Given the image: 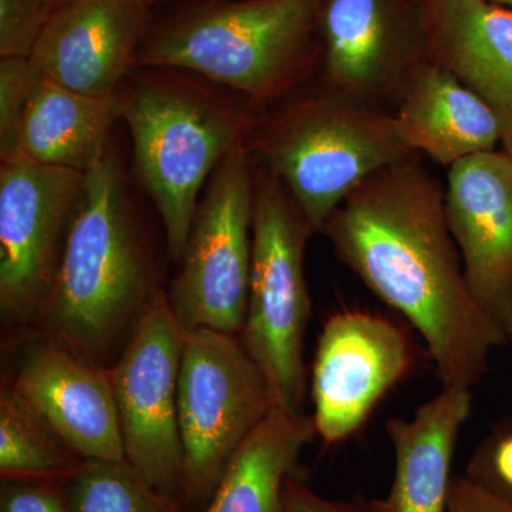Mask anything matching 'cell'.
I'll use <instances>...</instances> for the list:
<instances>
[{"instance_id": "1", "label": "cell", "mask_w": 512, "mask_h": 512, "mask_svg": "<svg viewBox=\"0 0 512 512\" xmlns=\"http://www.w3.org/2000/svg\"><path fill=\"white\" fill-rule=\"evenodd\" d=\"M340 261L420 333L443 387L471 389L507 345L468 286L446 191L412 153L366 178L320 229Z\"/></svg>"}, {"instance_id": "2", "label": "cell", "mask_w": 512, "mask_h": 512, "mask_svg": "<svg viewBox=\"0 0 512 512\" xmlns=\"http://www.w3.org/2000/svg\"><path fill=\"white\" fill-rule=\"evenodd\" d=\"M158 286L117 154L86 174L53 284L33 325L103 365Z\"/></svg>"}, {"instance_id": "3", "label": "cell", "mask_w": 512, "mask_h": 512, "mask_svg": "<svg viewBox=\"0 0 512 512\" xmlns=\"http://www.w3.org/2000/svg\"><path fill=\"white\" fill-rule=\"evenodd\" d=\"M319 5L320 0H205L153 22L136 69L197 74L264 114L318 76Z\"/></svg>"}, {"instance_id": "4", "label": "cell", "mask_w": 512, "mask_h": 512, "mask_svg": "<svg viewBox=\"0 0 512 512\" xmlns=\"http://www.w3.org/2000/svg\"><path fill=\"white\" fill-rule=\"evenodd\" d=\"M138 180L156 205L168 255L180 264L215 168L242 146L261 114L173 69H136L119 92Z\"/></svg>"}, {"instance_id": "5", "label": "cell", "mask_w": 512, "mask_h": 512, "mask_svg": "<svg viewBox=\"0 0 512 512\" xmlns=\"http://www.w3.org/2000/svg\"><path fill=\"white\" fill-rule=\"evenodd\" d=\"M245 148L284 181L316 232L366 178L414 153L392 113L315 82L261 114Z\"/></svg>"}, {"instance_id": "6", "label": "cell", "mask_w": 512, "mask_h": 512, "mask_svg": "<svg viewBox=\"0 0 512 512\" xmlns=\"http://www.w3.org/2000/svg\"><path fill=\"white\" fill-rule=\"evenodd\" d=\"M252 164L251 285L239 336L264 372L276 409L303 413L308 389L303 355L311 318L305 249L316 231L284 181L265 165Z\"/></svg>"}, {"instance_id": "7", "label": "cell", "mask_w": 512, "mask_h": 512, "mask_svg": "<svg viewBox=\"0 0 512 512\" xmlns=\"http://www.w3.org/2000/svg\"><path fill=\"white\" fill-rule=\"evenodd\" d=\"M274 407L241 336L205 328L185 333L178 424L188 510L204 511L232 456Z\"/></svg>"}, {"instance_id": "8", "label": "cell", "mask_w": 512, "mask_h": 512, "mask_svg": "<svg viewBox=\"0 0 512 512\" xmlns=\"http://www.w3.org/2000/svg\"><path fill=\"white\" fill-rule=\"evenodd\" d=\"M252 207L254 164L242 144L205 185L171 285L168 301L185 332L241 335L251 285Z\"/></svg>"}, {"instance_id": "9", "label": "cell", "mask_w": 512, "mask_h": 512, "mask_svg": "<svg viewBox=\"0 0 512 512\" xmlns=\"http://www.w3.org/2000/svg\"><path fill=\"white\" fill-rule=\"evenodd\" d=\"M185 329L158 288L110 367L124 453L156 490L184 503L178 376ZM185 504V503H184Z\"/></svg>"}, {"instance_id": "10", "label": "cell", "mask_w": 512, "mask_h": 512, "mask_svg": "<svg viewBox=\"0 0 512 512\" xmlns=\"http://www.w3.org/2000/svg\"><path fill=\"white\" fill-rule=\"evenodd\" d=\"M0 163V311L8 323L29 325L55 279L84 174Z\"/></svg>"}, {"instance_id": "11", "label": "cell", "mask_w": 512, "mask_h": 512, "mask_svg": "<svg viewBox=\"0 0 512 512\" xmlns=\"http://www.w3.org/2000/svg\"><path fill=\"white\" fill-rule=\"evenodd\" d=\"M313 82L393 113L427 62L416 0H320Z\"/></svg>"}, {"instance_id": "12", "label": "cell", "mask_w": 512, "mask_h": 512, "mask_svg": "<svg viewBox=\"0 0 512 512\" xmlns=\"http://www.w3.org/2000/svg\"><path fill=\"white\" fill-rule=\"evenodd\" d=\"M28 342L10 392L82 460H127L110 367L42 332Z\"/></svg>"}, {"instance_id": "13", "label": "cell", "mask_w": 512, "mask_h": 512, "mask_svg": "<svg viewBox=\"0 0 512 512\" xmlns=\"http://www.w3.org/2000/svg\"><path fill=\"white\" fill-rule=\"evenodd\" d=\"M410 365L406 335L389 319L365 311L330 316L312 367V419L323 443L352 436Z\"/></svg>"}, {"instance_id": "14", "label": "cell", "mask_w": 512, "mask_h": 512, "mask_svg": "<svg viewBox=\"0 0 512 512\" xmlns=\"http://www.w3.org/2000/svg\"><path fill=\"white\" fill-rule=\"evenodd\" d=\"M446 214L474 299L512 342V156L485 151L451 165Z\"/></svg>"}, {"instance_id": "15", "label": "cell", "mask_w": 512, "mask_h": 512, "mask_svg": "<svg viewBox=\"0 0 512 512\" xmlns=\"http://www.w3.org/2000/svg\"><path fill=\"white\" fill-rule=\"evenodd\" d=\"M160 0H66L53 10L30 60L73 92L119 94Z\"/></svg>"}, {"instance_id": "16", "label": "cell", "mask_w": 512, "mask_h": 512, "mask_svg": "<svg viewBox=\"0 0 512 512\" xmlns=\"http://www.w3.org/2000/svg\"><path fill=\"white\" fill-rule=\"evenodd\" d=\"M427 59L494 111L512 156V9L491 0H416Z\"/></svg>"}, {"instance_id": "17", "label": "cell", "mask_w": 512, "mask_h": 512, "mask_svg": "<svg viewBox=\"0 0 512 512\" xmlns=\"http://www.w3.org/2000/svg\"><path fill=\"white\" fill-rule=\"evenodd\" d=\"M392 114L409 150L448 168L495 150L503 140L494 111L430 60L414 74Z\"/></svg>"}, {"instance_id": "18", "label": "cell", "mask_w": 512, "mask_h": 512, "mask_svg": "<svg viewBox=\"0 0 512 512\" xmlns=\"http://www.w3.org/2000/svg\"><path fill=\"white\" fill-rule=\"evenodd\" d=\"M470 389L443 387L413 419H390L396 471L389 494L370 500L375 512H447L458 433L471 412Z\"/></svg>"}, {"instance_id": "19", "label": "cell", "mask_w": 512, "mask_h": 512, "mask_svg": "<svg viewBox=\"0 0 512 512\" xmlns=\"http://www.w3.org/2000/svg\"><path fill=\"white\" fill-rule=\"evenodd\" d=\"M119 94L109 97L73 92L43 73L28 101L12 160L69 168L86 174L110 150L120 120Z\"/></svg>"}, {"instance_id": "20", "label": "cell", "mask_w": 512, "mask_h": 512, "mask_svg": "<svg viewBox=\"0 0 512 512\" xmlns=\"http://www.w3.org/2000/svg\"><path fill=\"white\" fill-rule=\"evenodd\" d=\"M316 433L305 413H269L232 456L202 512H286V480Z\"/></svg>"}, {"instance_id": "21", "label": "cell", "mask_w": 512, "mask_h": 512, "mask_svg": "<svg viewBox=\"0 0 512 512\" xmlns=\"http://www.w3.org/2000/svg\"><path fill=\"white\" fill-rule=\"evenodd\" d=\"M83 463L3 384L0 392L2 480L66 485Z\"/></svg>"}, {"instance_id": "22", "label": "cell", "mask_w": 512, "mask_h": 512, "mask_svg": "<svg viewBox=\"0 0 512 512\" xmlns=\"http://www.w3.org/2000/svg\"><path fill=\"white\" fill-rule=\"evenodd\" d=\"M70 512H190L124 461L84 460L66 484Z\"/></svg>"}, {"instance_id": "23", "label": "cell", "mask_w": 512, "mask_h": 512, "mask_svg": "<svg viewBox=\"0 0 512 512\" xmlns=\"http://www.w3.org/2000/svg\"><path fill=\"white\" fill-rule=\"evenodd\" d=\"M42 77L30 57H0V161L13 157L23 111Z\"/></svg>"}, {"instance_id": "24", "label": "cell", "mask_w": 512, "mask_h": 512, "mask_svg": "<svg viewBox=\"0 0 512 512\" xmlns=\"http://www.w3.org/2000/svg\"><path fill=\"white\" fill-rule=\"evenodd\" d=\"M52 15V0H0V57H30Z\"/></svg>"}, {"instance_id": "25", "label": "cell", "mask_w": 512, "mask_h": 512, "mask_svg": "<svg viewBox=\"0 0 512 512\" xmlns=\"http://www.w3.org/2000/svg\"><path fill=\"white\" fill-rule=\"evenodd\" d=\"M0 512H70L66 485L2 480Z\"/></svg>"}, {"instance_id": "26", "label": "cell", "mask_w": 512, "mask_h": 512, "mask_svg": "<svg viewBox=\"0 0 512 512\" xmlns=\"http://www.w3.org/2000/svg\"><path fill=\"white\" fill-rule=\"evenodd\" d=\"M447 512H512V501L467 474L451 481Z\"/></svg>"}, {"instance_id": "27", "label": "cell", "mask_w": 512, "mask_h": 512, "mask_svg": "<svg viewBox=\"0 0 512 512\" xmlns=\"http://www.w3.org/2000/svg\"><path fill=\"white\" fill-rule=\"evenodd\" d=\"M285 505L286 512H375L370 501L362 498L342 501L322 497L296 473L286 480Z\"/></svg>"}, {"instance_id": "28", "label": "cell", "mask_w": 512, "mask_h": 512, "mask_svg": "<svg viewBox=\"0 0 512 512\" xmlns=\"http://www.w3.org/2000/svg\"><path fill=\"white\" fill-rule=\"evenodd\" d=\"M491 2L500 3V5L507 6L512 9V0H491Z\"/></svg>"}, {"instance_id": "29", "label": "cell", "mask_w": 512, "mask_h": 512, "mask_svg": "<svg viewBox=\"0 0 512 512\" xmlns=\"http://www.w3.org/2000/svg\"><path fill=\"white\" fill-rule=\"evenodd\" d=\"M64 2H66V0H52V12L59 8L60 5H63Z\"/></svg>"}, {"instance_id": "30", "label": "cell", "mask_w": 512, "mask_h": 512, "mask_svg": "<svg viewBox=\"0 0 512 512\" xmlns=\"http://www.w3.org/2000/svg\"><path fill=\"white\" fill-rule=\"evenodd\" d=\"M498 493L505 495V497H507L508 500L512 501V493H505V491H498Z\"/></svg>"}, {"instance_id": "31", "label": "cell", "mask_w": 512, "mask_h": 512, "mask_svg": "<svg viewBox=\"0 0 512 512\" xmlns=\"http://www.w3.org/2000/svg\"><path fill=\"white\" fill-rule=\"evenodd\" d=\"M160 2H163V0H160Z\"/></svg>"}]
</instances>
